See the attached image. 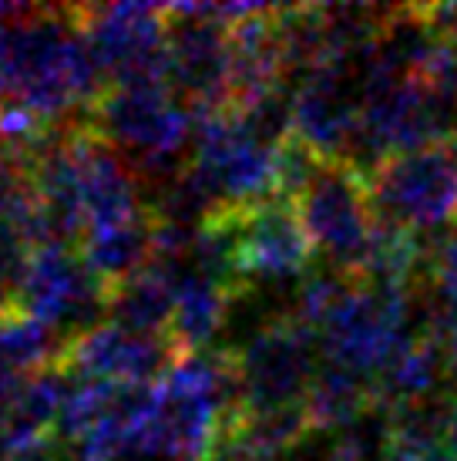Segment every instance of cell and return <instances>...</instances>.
<instances>
[{"instance_id": "cell-1", "label": "cell", "mask_w": 457, "mask_h": 461, "mask_svg": "<svg viewBox=\"0 0 457 461\" xmlns=\"http://www.w3.org/2000/svg\"><path fill=\"white\" fill-rule=\"evenodd\" d=\"M292 205L327 269L356 283L367 280L383 230L367 172L354 162L319 158Z\"/></svg>"}, {"instance_id": "cell-2", "label": "cell", "mask_w": 457, "mask_h": 461, "mask_svg": "<svg viewBox=\"0 0 457 461\" xmlns=\"http://www.w3.org/2000/svg\"><path fill=\"white\" fill-rule=\"evenodd\" d=\"M367 179L387 226L420 240L457 230V141L387 155L370 168Z\"/></svg>"}, {"instance_id": "cell-3", "label": "cell", "mask_w": 457, "mask_h": 461, "mask_svg": "<svg viewBox=\"0 0 457 461\" xmlns=\"http://www.w3.org/2000/svg\"><path fill=\"white\" fill-rule=\"evenodd\" d=\"M232 350L239 367L242 411L276 414L306 408L309 387L323 364V347L313 327H306L292 313H280L269 317L246 344Z\"/></svg>"}, {"instance_id": "cell-4", "label": "cell", "mask_w": 457, "mask_h": 461, "mask_svg": "<svg viewBox=\"0 0 457 461\" xmlns=\"http://www.w3.org/2000/svg\"><path fill=\"white\" fill-rule=\"evenodd\" d=\"M168 88L195 122L236 108L232 88V27L209 17L205 7H166Z\"/></svg>"}, {"instance_id": "cell-5", "label": "cell", "mask_w": 457, "mask_h": 461, "mask_svg": "<svg viewBox=\"0 0 457 461\" xmlns=\"http://www.w3.org/2000/svg\"><path fill=\"white\" fill-rule=\"evenodd\" d=\"M75 17L112 88H168L166 7L85 4Z\"/></svg>"}, {"instance_id": "cell-6", "label": "cell", "mask_w": 457, "mask_h": 461, "mask_svg": "<svg viewBox=\"0 0 457 461\" xmlns=\"http://www.w3.org/2000/svg\"><path fill=\"white\" fill-rule=\"evenodd\" d=\"M226 219L232 230V246H236L242 296L292 283L313 267L317 249L290 199L273 195L263 203L226 205Z\"/></svg>"}, {"instance_id": "cell-7", "label": "cell", "mask_w": 457, "mask_h": 461, "mask_svg": "<svg viewBox=\"0 0 457 461\" xmlns=\"http://www.w3.org/2000/svg\"><path fill=\"white\" fill-rule=\"evenodd\" d=\"M178 360L182 357L166 333L139 337L114 323H102L98 330L64 347L54 367L67 374L75 384L94 381V384L118 387H158L178 367Z\"/></svg>"}, {"instance_id": "cell-8", "label": "cell", "mask_w": 457, "mask_h": 461, "mask_svg": "<svg viewBox=\"0 0 457 461\" xmlns=\"http://www.w3.org/2000/svg\"><path fill=\"white\" fill-rule=\"evenodd\" d=\"M232 307V294L222 290L216 280H209L202 273L185 267L178 273L175 283V310H172V323H168V340L175 344L178 357H192L212 350L216 333Z\"/></svg>"}, {"instance_id": "cell-9", "label": "cell", "mask_w": 457, "mask_h": 461, "mask_svg": "<svg viewBox=\"0 0 457 461\" xmlns=\"http://www.w3.org/2000/svg\"><path fill=\"white\" fill-rule=\"evenodd\" d=\"M182 267L155 263L141 276L121 283L108 294V323L139 337H162L168 333L172 310H175V283Z\"/></svg>"}, {"instance_id": "cell-10", "label": "cell", "mask_w": 457, "mask_h": 461, "mask_svg": "<svg viewBox=\"0 0 457 461\" xmlns=\"http://www.w3.org/2000/svg\"><path fill=\"white\" fill-rule=\"evenodd\" d=\"M81 257L88 263V269L102 280V286L112 294L121 283L141 276L148 267H155L158 259V246H155V216L148 212L139 222H128L118 230L91 232Z\"/></svg>"}, {"instance_id": "cell-11", "label": "cell", "mask_w": 457, "mask_h": 461, "mask_svg": "<svg viewBox=\"0 0 457 461\" xmlns=\"http://www.w3.org/2000/svg\"><path fill=\"white\" fill-rule=\"evenodd\" d=\"M31 253L34 249H31L27 236L21 232V226L11 216L0 212V286L7 294L17 296L21 283H24L27 263H31Z\"/></svg>"}, {"instance_id": "cell-12", "label": "cell", "mask_w": 457, "mask_h": 461, "mask_svg": "<svg viewBox=\"0 0 457 461\" xmlns=\"http://www.w3.org/2000/svg\"><path fill=\"white\" fill-rule=\"evenodd\" d=\"M431 24L437 27V34L444 38V54L434 68V81H444L457 91V4H431L427 7Z\"/></svg>"}, {"instance_id": "cell-13", "label": "cell", "mask_w": 457, "mask_h": 461, "mask_svg": "<svg viewBox=\"0 0 457 461\" xmlns=\"http://www.w3.org/2000/svg\"><path fill=\"white\" fill-rule=\"evenodd\" d=\"M434 337L444 350V364H447V377H451V387L457 391V307H441V317L434 323Z\"/></svg>"}, {"instance_id": "cell-14", "label": "cell", "mask_w": 457, "mask_h": 461, "mask_svg": "<svg viewBox=\"0 0 457 461\" xmlns=\"http://www.w3.org/2000/svg\"><path fill=\"white\" fill-rule=\"evenodd\" d=\"M21 11L24 7L0 4V102L7 98V85H11V48H7V34H11V21H17Z\"/></svg>"}, {"instance_id": "cell-15", "label": "cell", "mask_w": 457, "mask_h": 461, "mask_svg": "<svg viewBox=\"0 0 457 461\" xmlns=\"http://www.w3.org/2000/svg\"><path fill=\"white\" fill-rule=\"evenodd\" d=\"M444 448H447V451H451V458H454V461H457V404H454V414H451V421H447Z\"/></svg>"}, {"instance_id": "cell-16", "label": "cell", "mask_w": 457, "mask_h": 461, "mask_svg": "<svg viewBox=\"0 0 457 461\" xmlns=\"http://www.w3.org/2000/svg\"><path fill=\"white\" fill-rule=\"evenodd\" d=\"M0 461H48V445L44 448H31V451H17V455H7Z\"/></svg>"}, {"instance_id": "cell-17", "label": "cell", "mask_w": 457, "mask_h": 461, "mask_svg": "<svg viewBox=\"0 0 457 461\" xmlns=\"http://www.w3.org/2000/svg\"><path fill=\"white\" fill-rule=\"evenodd\" d=\"M13 310H17V296H13V294H7V290H4V286H0V321H4V317H7V313H13Z\"/></svg>"}, {"instance_id": "cell-18", "label": "cell", "mask_w": 457, "mask_h": 461, "mask_svg": "<svg viewBox=\"0 0 457 461\" xmlns=\"http://www.w3.org/2000/svg\"><path fill=\"white\" fill-rule=\"evenodd\" d=\"M0 145H4V131H0Z\"/></svg>"}]
</instances>
